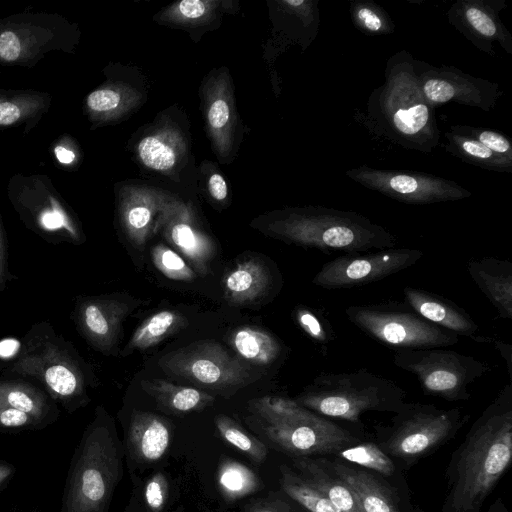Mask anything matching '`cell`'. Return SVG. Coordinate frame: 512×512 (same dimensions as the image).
Returning <instances> with one entry per match:
<instances>
[{
	"instance_id": "5",
	"label": "cell",
	"mask_w": 512,
	"mask_h": 512,
	"mask_svg": "<svg viewBox=\"0 0 512 512\" xmlns=\"http://www.w3.org/2000/svg\"><path fill=\"white\" fill-rule=\"evenodd\" d=\"M406 395L393 380L359 369L323 372L294 400L323 417L360 425V417L365 412L396 413L405 403Z\"/></svg>"
},
{
	"instance_id": "26",
	"label": "cell",
	"mask_w": 512,
	"mask_h": 512,
	"mask_svg": "<svg viewBox=\"0 0 512 512\" xmlns=\"http://www.w3.org/2000/svg\"><path fill=\"white\" fill-rule=\"evenodd\" d=\"M163 203L149 194H134L126 197L120 206V219L130 242L143 248L153 232Z\"/></svg>"
},
{
	"instance_id": "8",
	"label": "cell",
	"mask_w": 512,
	"mask_h": 512,
	"mask_svg": "<svg viewBox=\"0 0 512 512\" xmlns=\"http://www.w3.org/2000/svg\"><path fill=\"white\" fill-rule=\"evenodd\" d=\"M7 195L23 223L40 236L54 242L81 241L76 214L47 175L14 174Z\"/></svg>"
},
{
	"instance_id": "24",
	"label": "cell",
	"mask_w": 512,
	"mask_h": 512,
	"mask_svg": "<svg viewBox=\"0 0 512 512\" xmlns=\"http://www.w3.org/2000/svg\"><path fill=\"white\" fill-rule=\"evenodd\" d=\"M272 286L270 269L257 259L238 263L224 278V296L234 304H249L265 296Z\"/></svg>"
},
{
	"instance_id": "32",
	"label": "cell",
	"mask_w": 512,
	"mask_h": 512,
	"mask_svg": "<svg viewBox=\"0 0 512 512\" xmlns=\"http://www.w3.org/2000/svg\"><path fill=\"white\" fill-rule=\"evenodd\" d=\"M279 471L281 490L308 512H340L324 494L308 483L290 465H280Z\"/></svg>"
},
{
	"instance_id": "18",
	"label": "cell",
	"mask_w": 512,
	"mask_h": 512,
	"mask_svg": "<svg viewBox=\"0 0 512 512\" xmlns=\"http://www.w3.org/2000/svg\"><path fill=\"white\" fill-rule=\"evenodd\" d=\"M129 312L127 303L107 297L81 300L75 311L76 323L84 337L103 352L112 349Z\"/></svg>"
},
{
	"instance_id": "3",
	"label": "cell",
	"mask_w": 512,
	"mask_h": 512,
	"mask_svg": "<svg viewBox=\"0 0 512 512\" xmlns=\"http://www.w3.org/2000/svg\"><path fill=\"white\" fill-rule=\"evenodd\" d=\"M124 448L113 422L98 411L73 455L61 512H108L123 476Z\"/></svg>"
},
{
	"instance_id": "21",
	"label": "cell",
	"mask_w": 512,
	"mask_h": 512,
	"mask_svg": "<svg viewBox=\"0 0 512 512\" xmlns=\"http://www.w3.org/2000/svg\"><path fill=\"white\" fill-rule=\"evenodd\" d=\"M467 271L504 319H512V262L495 257L470 259Z\"/></svg>"
},
{
	"instance_id": "31",
	"label": "cell",
	"mask_w": 512,
	"mask_h": 512,
	"mask_svg": "<svg viewBox=\"0 0 512 512\" xmlns=\"http://www.w3.org/2000/svg\"><path fill=\"white\" fill-rule=\"evenodd\" d=\"M217 483L223 498L228 502L252 495L263 487L255 471L239 461L223 458L217 472Z\"/></svg>"
},
{
	"instance_id": "39",
	"label": "cell",
	"mask_w": 512,
	"mask_h": 512,
	"mask_svg": "<svg viewBox=\"0 0 512 512\" xmlns=\"http://www.w3.org/2000/svg\"><path fill=\"white\" fill-rule=\"evenodd\" d=\"M294 318L298 326L318 344L326 345L335 337L329 322L306 306H298Z\"/></svg>"
},
{
	"instance_id": "28",
	"label": "cell",
	"mask_w": 512,
	"mask_h": 512,
	"mask_svg": "<svg viewBox=\"0 0 512 512\" xmlns=\"http://www.w3.org/2000/svg\"><path fill=\"white\" fill-rule=\"evenodd\" d=\"M141 385L159 405L174 413L198 411L214 402V397L204 391L162 379L145 380Z\"/></svg>"
},
{
	"instance_id": "12",
	"label": "cell",
	"mask_w": 512,
	"mask_h": 512,
	"mask_svg": "<svg viewBox=\"0 0 512 512\" xmlns=\"http://www.w3.org/2000/svg\"><path fill=\"white\" fill-rule=\"evenodd\" d=\"M378 104L384 127L389 128L393 136L409 138L414 144H433L435 127L432 126L431 104L423 95L412 64L391 66Z\"/></svg>"
},
{
	"instance_id": "48",
	"label": "cell",
	"mask_w": 512,
	"mask_h": 512,
	"mask_svg": "<svg viewBox=\"0 0 512 512\" xmlns=\"http://www.w3.org/2000/svg\"><path fill=\"white\" fill-rule=\"evenodd\" d=\"M177 10L185 19H199L209 11V3L200 0H184L178 3Z\"/></svg>"
},
{
	"instance_id": "33",
	"label": "cell",
	"mask_w": 512,
	"mask_h": 512,
	"mask_svg": "<svg viewBox=\"0 0 512 512\" xmlns=\"http://www.w3.org/2000/svg\"><path fill=\"white\" fill-rule=\"evenodd\" d=\"M186 325L185 317L175 310H162L147 318L134 332L127 349L150 348Z\"/></svg>"
},
{
	"instance_id": "53",
	"label": "cell",
	"mask_w": 512,
	"mask_h": 512,
	"mask_svg": "<svg viewBox=\"0 0 512 512\" xmlns=\"http://www.w3.org/2000/svg\"><path fill=\"white\" fill-rule=\"evenodd\" d=\"M486 512H509L508 507L501 497L495 499Z\"/></svg>"
},
{
	"instance_id": "22",
	"label": "cell",
	"mask_w": 512,
	"mask_h": 512,
	"mask_svg": "<svg viewBox=\"0 0 512 512\" xmlns=\"http://www.w3.org/2000/svg\"><path fill=\"white\" fill-rule=\"evenodd\" d=\"M290 466L324 494L340 512H363L355 493L329 467L325 457H294Z\"/></svg>"
},
{
	"instance_id": "16",
	"label": "cell",
	"mask_w": 512,
	"mask_h": 512,
	"mask_svg": "<svg viewBox=\"0 0 512 512\" xmlns=\"http://www.w3.org/2000/svg\"><path fill=\"white\" fill-rule=\"evenodd\" d=\"M329 467L352 489L363 512H425L412 500L410 490H403L377 473L325 457Z\"/></svg>"
},
{
	"instance_id": "44",
	"label": "cell",
	"mask_w": 512,
	"mask_h": 512,
	"mask_svg": "<svg viewBox=\"0 0 512 512\" xmlns=\"http://www.w3.org/2000/svg\"><path fill=\"white\" fill-rule=\"evenodd\" d=\"M471 131L472 139L486 146L492 152L505 156L512 159V149L509 140L493 131L480 130V129H468Z\"/></svg>"
},
{
	"instance_id": "30",
	"label": "cell",
	"mask_w": 512,
	"mask_h": 512,
	"mask_svg": "<svg viewBox=\"0 0 512 512\" xmlns=\"http://www.w3.org/2000/svg\"><path fill=\"white\" fill-rule=\"evenodd\" d=\"M234 349L242 358L261 365H269L282 354L283 346L271 333L256 327H241L231 336Z\"/></svg>"
},
{
	"instance_id": "43",
	"label": "cell",
	"mask_w": 512,
	"mask_h": 512,
	"mask_svg": "<svg viewBox=\"0 0 512 512\" xmlns=\"http://www.w3.org/2000/svg\"><path fill=\"white\" fill-rule=\"evenodd\" d=\"M464 17L469 26L485 38H496L498 29L495 20L482 8L469 6L464 10Z\"/></svg>"
},
{
	"instance_id": "41",
	"label": "cell",
	"mask_w": 512,
	"mask_h": 512,
	"mask_svg": "<svg viewBox=\"0 0 512 512\" xmlns=\"http://www.w3.org/2000/svg\"><path fill=\"white\" fill-rule=\"evenodd\" d=\"M243 512H308L284 491L271 492L260 498L251 499Z\"/></svg>"
},
{
	"instance_id": "25",
	"label": "cell",
	"mask_w": 512,
	"mask_h": 512,
	"mask_svg": "<svg viewBox=\"0 0 512 512\" xmlns=\"http://www.w3.org/2000/svg\"><path fill=\"white\" fill-rule=\"evenodd\" d=\"M419 83L424 97L430 104H443L458 100L470 105L486 104L480 91V82L466 80L454 72H434L420 78Z\"/></svg>"
},
{
	"instance_id": "27",
	"label": "cell",
	"mask_w": 512,
	"mask_h": 512,
	"mask_svg": "<svg viewBox=\"0 0 512 512\" xmlns=\"http://www.w3.org/2000/svg\"><path fill=\"white\" fill-rule=\"evenodd\" d=\"M332 457L377 473L400 489L410 490L405 472L374 441L363 440Z\"/></svg>"
},
{
	"instance_id": "13",
	"label": "cell",
	"mask_w": 512,
	"mask_h": 512,
	"mask_svg": "<svg viewBox=\"0 0 512 512\" xmlns=\"http://www.w3.org/2000/svg\"><path fill=\"white\" fill-rule=\"evenodd\" d=\"M169 374L212 388L245 385L250 368L215 341H202L177 349L159 360Z\"/></svg>"
},
{
	"instance_id": "10",
	"label": "cell",
	"mask_w": 512,
	"mask_h": 512,
	"mask_svg": "<svg viewBox=\"0 0 512 512\" xmlns=\"http://www.w3.org/2000/svg\"><path fill=\"white\" fill-rule=\"evenodd\" d=\"M345 314L366 335L395 351L444 348L459 342L457 334L394 306L352 305Z\"/></svg>"
},
{
	"instance_id": "52",
	"label": "cell",
	"mask_w": 512,
	"mask_h": 512,
	"mask_svg": "<svg viewBox=\"0 0 512 512\" xmlns=\"http://www.w3.org/2000/svg\"><path fill=\"white\" fill-rule=\"evenodd\" d=\"M15 474V467L4 460H0V490L6 486Z\"/></svg>"
},
{
	"instance_id": "50",
	"label": "cell",
	"mask_w": 512,
	"mask_h": 512,
	"mask_svg": "<svg viewBox=\"0 0 512 512\" xmlns=\"http://www.w3.org/2000/svg\"><path fill=\"white\" fill-rule=\"evenodd\" d=\"M490 343H493L502 358L506 362L507 371L511 379L512 373V346L508 343L502 342L496 339H490Z\"/></svg>"
},
{
	"instance_id": "54",
	"label": "cell",
	"mask_w": 512,
	"mask_h": 512,
	"mask_svg": "<svg viewBox=\"0 0 512 512\" xmlns=\"http://www.w3.org/2000/svg\"><path fill=\"white\" fill-rule=\"evenodd\" d=\"M125 512H143V507L139 504L138 498L135 494L131 497L130 503L128 504Z\"/></svg>"
},
{
	"instance_id": "1",
	"label": "cell",
	"mask_w": 512,
	"mask_h": 512,
	"mask_svg": "<svg viewBox=\"0 0 512 512\" xmlns=\"http://www.w3.org/2000/svg\"><path fill=\"white\" fill-rule=\"evenodd\" d=\"M512 460V385H505L470 426L445 470L439 512H481Z\"/></svg>"
},
{
	"instance_id": "9",
	"label": "cell",
	"mask_w": 512,
	"mask_h": 512,
	"mask_svg": "<svg viewBox=\"0 0 512 512\" xmlns=\"http://www.w3.org/2000/svg\"><path fill=\"white\" fill-rule=\"evenodd\" d=\"M394 364L414 374L424 394L446 401H467L468 386L491 371L473 356L440 348L397 350Z\"/></svg>"
},
{
	"instance_id": "46",
	"label": "cell",
	"mask_w": 512,
	"mask_h": 512,
	"mask_svg": "<svg viewBox=\"0 0 512 512\" xmlns=\"http://www.w3.org/2000/svg\"><path fill=\"white\" fill-rule=\"evenodd\" d=\"M355 17L360 25L367 31L378 33L385 27L383 18L372 8L361 6L356 9Z\"/></svg>"
},
{
	"instance_id": "36",
	"label": "cell",
	"mask_w": 512,
	"mask_h": 512,
	"mask_svg": "<svg viewBox=\"0 0 512 512\" xmlns=\"http://www.w3.org/2000/svg\"><path fill=\"white\" fill-rule=\"evenodd\" d=\"M124 102L123 93L119 89L114 86H102L86 96L84 108L88 117L96 122L114 117Z\"/></svg>"
},
{
	"instance_id": "2",
	"label": "cell",
	"mask_w": 512,
	"mask_h": 512,
	"mask_svg": "<svg viewBox=\"0 0 512 512\" xmlns=\"http://www.w3.org/2000/svg\"><path fill=\"white\" fill-rule=\"evenodd\" d=\"M252 424L274 449L294 457H332L364 439L294 399L264 396L249 404Z\"/></svg>"
},
{
	"instance_id": "47",
	"label": "cell",
	"mask_w": 512,
	"mask_h": 512,
	"mask_svg": "<svg viewBox=\"0 0 512 512\" xmlns=\"http://www.w3.org/2000/svg\"><path fill=\"white\" fill-rule=\"evenodd\" d=\"M55 158L63 165H73L79 159L76 145L73 139L68 136H62L53 147Z\"/></svg>"
},
{
	"instance_id": "19",
	"label": "cell",
	"mask_w": 512,
	"mask_h": 512,
	"mask_svg": "<svg viewBox=\"0 0 512 512\" xmlns=\"http://www.w3.org/2000/svg\"><path fill=\"white\" fill-rule=\"evenodd\" d=\"M403 294L407 306L425 320L458 336H466L478 342H490V338L476 335L478 324L463 308L449 299L410 286L404 287Z\"/></svg>"
},
{
	"instance_id": "4",
	"label": "cell",
	"mask_w": 512,
	"mask_h": 512,
	"mask_svg": "<svg viewBox=\"0 0 512 512\" xmlns=\"http://www.w3.org/2000/svg\"><path fill=\"white\" fill-rule=\"evenodd\" d=\"M268 231L287 243L324 253H359L396 244L393 234L365 216L325 207L289 210L271 222Z\"/></svg>"
},
{
	"instance_id": "29",
	"label": "cell",
	"mask_w": 512,
	"mask_h": 512,
	"mask_svg": "<svg viewBox=\"0 0 512 512\" xmlns=\"http://www.w3.org/2000/svg\"><path fill=\"white\" fill-rule=\"evenodd\" d=\"M0 404L32 416L42 427L56 416L48 397L36 387L22 382H1Z\"/></svg>"
},
{
	"instance_id": "45",
	"label": "cell",
	"mask_w": 512,
	"mask_h": 512,
	"mask_svg": "<svg viewBox=\"0 0 512 512\" xmlns=\"http://www.w3.org/2000/svg\"><path fill=\"white\" fill-rule=\"evenodd\" d=\"M1 429H34L42 428L32 416L16 409L0 404Z\"/></svg>"
},
{
	"instance_id": "15",
	"label": "cell",
	"mask_w": 512,
	"mask_h": 512,
	"mask_svg": "<svg viewBox=\"0 0 512 512\" xmlns=\"http://www.w3.org/2000/svg\"><path fill=\"white\" fill-rule=\"evenodd\" d=\"M346 175L367 188L410 204L455 201L471 195L454 182L429 175L373 168L352 169Z\"/></svg>"
},
{
	"instance_id": "51",
	"label": "cell",
	"mask_w": 512,
	"mask_h": 512,
	"mask_svg": "<svg viewBox=\"0 0 512 512\" xmlns=\"http://www.w3.org/2000/svg\"><path fill=\"white\" fill-rule=\"evenodd\" d=\"M6 280V269H5V242L4 232L0 215V289L4 286Z\"/></svg>"
},
{
	"instance_id": "37",
	"label": "cell",
	"mask_w": 512,
	"mask_h": 512,
	"mask_svg": "<svg viewBox=\"0 0 512 512\" xmlns=\"http://www.w3.org/2000/svg\"><path fill=\"white\" fill-rule=\"evenodd\" d=\"M152 261L155 267L167 278L178 281H192L196 273L174 250L159 244L152 249Z\"/></svg>"
},
{
	"instance_id": "35",
	"label": "cell",
	"mask_w": 512,
	"mask_h": 512,
	"mask_svg": "<svg viewBox=\"0 0 512 512\" xmlns=\"http://www.w3.org/2000/svg\"><path fill=\"white\" fill-rule=\"evenodd\" d=\"M220 435L232 446L243 452L255 465L262 464L268 455L265 443L248 433L233 419L225 415L215 418Z\"/></svg>"
},
{
	"instance_id": "20",
	"label": "cell",
	"mask_w": 512,
	"mask_h": 512,
	"mask_svg": "<svg viewBox=\"0 0 512 512\" xmlns=\"http://www.w3.org/2000/svg\"><path fill=\"white\" fill-rule=\"evenodd\" d=\"M172 439L169 421L160 415L136 411L126 436V453L138 464H153L167 452Z\"/></svg>"
},
{
	"instance_id": "34",
	"label": "cell",
	"mask_w": 512,
	"mask_h": 512,
	"mask_svg": "<svg viewBox=\"0 0 512 512\" xmlns=\"http://www.w3.org/2000/svg\"><path fill=\"white\" fill-rule=\"evenodd\" d=\"M138 155L148 168L168 171L180 158L179 138L164 131L148 135L139 142Z\"/></svg>"
},
{
	"instance_id": "14",
	"label": "cell",
	"mask_w": 512,
	"mask_h": 512,
	"mask_svg": "<svg viewBox=\"0 0 512 512\" xmlns=\"http://www.w3.org/2000/svg\"><path fill=\"white\" fill-rule=\"evenodd\" d=\"M423 255V251L411 248L346 253L324 263L312 283L324 289L367 285L413 266Z\"/></svg>"
},
{
	"instance_id": "7",
	"label": "cell",
	"mask_w": 512,
	"mask_h": 512,
	"mask_svg": "<svg viewBox=\"0 0 512 512\" xmlns=\"http://www.w3.org/2000/svg\"><path fill=\"white\" fill-rule=\"evenodd\" d=\"M77 24L55 13H19L0 19V65L33 67L51 52L73 53Z\"/></svg>"
},
{
	"instance_id": "42",
	"label": "cell",
	"mask_w": 512,
	"mask_h": 512,
	"mask_svg": "<svg viewBox=\"0 0 512 512\" xmlns=\"http://www.w3.org/2000/svg\"><path fill=\"white\" fill-rule=\"evenodd\" d=\"M169 484L164 473L155 472L146 480L143 489L145 512H163L168 501Z\"/></svg>"
},
{
	"instance_id": "55",
	"label": "cell",
	"mask_w": 512,
	"mask_h": 512,
	"mask_svg": "<svg viewBox=\"0 0 512 512\" xmlns=\"http://www.w3.org/2000/svg\"><path fill=\"white\" fill-rule=\"evenodd\" d=\"M33 512H36V511H33Z\"/></svg>"
},
{
	"instance_id": "40",
	"label": "cell",
	"mask_w": 512,
	"mask_h": 512,
	"mask_svg": "<svg viewBox=\"0 0 512 512\" xmlns=\"http://www.w3.org/2000/svg\"><path fill=\"white\" fill-rule=\"evenodd\" d=\"M232 120V108L228 96L222 93L212 96L207 109V121L212 135L218 142L223 143L229 135Z\"/></svg>"
},
{
	"instance_id": "6",
	"label": "cell",
	"mask_w": 512,
	"mask_h": 512,
	"mask_svg": "<svg viewBox=\"0 0 512 512\" xmlns=\"http://www.w3.org/2000/svg\"><path fill=\"white\" fill-rule=\"evenodd\" d=\"M469 419L458 407L405 402L387 425L375 427L373 441L406 473L450 442Z\"/></svg>"
},
{
	"instance_id": "23",
	"label": "cell",
	"mask_w": 512,
	"mask_h": 512,
	"mask_svg": "<svg viewBox=\"0 0 512 512\" xmlns=\"http://www.w3.org/2000/svg\"><path fill=\"white\" fill-rule=\"evenodd\" d=\"M51 101L47 92L0 88V129L20 128L29 133L48 112Z\"/></svg>"
},
{
	"instance_id": "11",
	"label": "cell",
	"mask_w": 512,
	"mask_h": 512,
	"mask_svg": "<svg viewBox=\"0 0 512 512\" xmlns=\"http://www.w3.org/2000/svg\"><path fill=\"white\" fill-rule=\"evenodd\" d=\"M53 331L30 332L13 370L40 381L69 411L81 405L84 377L80 365Z\"/></svg>"
},
{
	"instance_id": "49",
	"label": "cell",
	"mask_w": 512,
	"mask_h": 512,
	"mask_svg": "<svg viewBox=\"0 0 512 512\" xmlns=\"http://www.w3.org/2000/svg\"><path fill=\"white\" fill-rule=\"evenodd\" d=\"M208 189L210 195L217 201H222L227 197V184L221 174H213L209 178Z\"/></svg>"
},
{
	"instance_id": "17",
	"label": "cell",
	"mask_w": 512,
	"mask_h": 512,
	"mask_svg": "<svg viewBox=\"0 0 512 512\" xmlns=\"http://www.w3.org/2000/svg\"><path fill=\"white\" fill-rule=\"evenodd\" d=\"M162 229L167 241L186 257L198 273L205 275L216 253L213 239L195 223L184 207L163 204L153 232Z\"/></svg>"
},
{
	"instance_id": "38",
	"label": "cell",
	"mask_w": 512,
	"mask_h": 512,
	"mask_svg": "<svg viewBox=\"0 0 512 512\" xmlns=\"http://www.w3.org/2000/svg\"><path fill=\"white\" fill-rule=\"evenodd\" d=\"M449 139L467 160L478 162L487 167L504 168L506 164L511 166L510 158L492 152L486 146L470 137L453 134L449 135Z\"/></svg>"
}]
</instances>
